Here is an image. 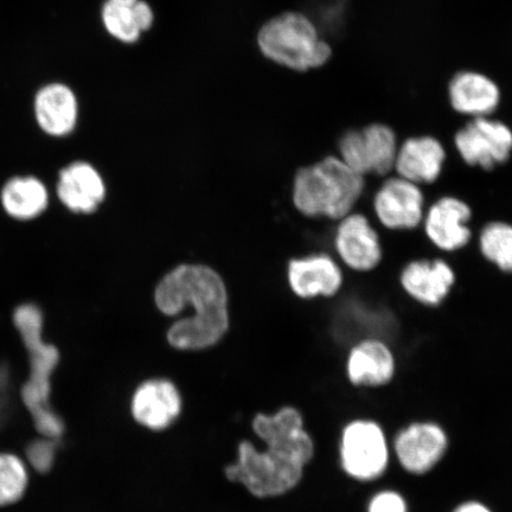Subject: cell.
Returning <instances> with one entry per match:
<instances>
[{
  "mask_svg": "<svg viewBox=\"0 0 512 512\" xmlns=\"http://www.w3.org/2000/svg\"><path fill=\"white\" fill-rule=\"evenodd\" d=\"M253 431L264 441L267 450L260 451L251 441H242L238 460L226 469L227 478L245 486L255 497L287 494L302 480L305 466L315 452L302 414L292 407L272 415L258 414Z\"/></svg>",
  "mask_w": 512,
  "mask_h": 512,
  "instance_id": "1",
  "label": "cell"
},
{
  "mask_svg": "<svg viewBox=\"0 0 512 512\" xmlns=\"http://www.w3.org/2000/svg\"><path fill=\"white\" fill-rule=\"evenodd\" d=\"M155 303L165 316L178 319L168 331L172 348L198 351L214 347L229 329L228 292L221 275L204 265L177 266L160 280Z\"/></svg>",
  "mask_w": 512,
  "mask_h": 512,
  "instance_id": "2",
  "label": "cell"
},
{
  "mask_svg": "<svg viewBox=\"0 0 512 512\" xmlns=\"http://www.w3.org/2000/svg\"><path fill=\"white\" fill-rule=\"evenodd\" d=\"M46 323L43 307L32 300L17 304L11 311V324L25 363V376L19 387L21 398L34 414L40 431L57 438L64 428L62 421L49 411V400L63 354L59 345L47 336Z\"/></svg>",
  "mask_w": 512,
  "mask_h": 512,
  "instance_id": "3",
  "label": "cell"
},
{
  "mask_svg": "<svg viewBox=\"0 0 512 512\" xmlns=\"http://www.w3.org/2000/svg\"><path fill=\"white\" fill-rule=\"evenodd\" d=\"M254 44L262 60L292 74L323 68L334 54L316 22L298 10L265 19L255 31Z\"/></svg>",
  "mask_w": 512,
  "mask_h": 512,
  "instance_id": "4",
  "label": "cell"
},
{
  "mask_svg": "<svg viewBox=\"0 0 512 512\" xmlns=\"http://www.w3.org/2000/svg\"><path fill=\"white\" fill-rule=\"evenodd\" d=\"M366 189L358 175L337 156H328L297 171L293 183L294 206L304 216L342 220L351 214Z\"/></svg>",
  "mask_w": 512,
  "mask_h": 512,
  "instance_id": "5",
  "label": "cell"
},
{
  "mask_svg": "<svg viewBox=\"0 0 512 512\" xmlns=\"http://www.w3.org/2000/svg\"><path fill=\"white\" fill-rule=\"evenodd\" d=\"M57 207L70 216L98 214L107 198V184L98 166L83 158L70 159L57 169L51 183Z\"/></svg>",
  "mask_w": 512,
  "mask_h": 512,
  "instance_id": "6",
  "label": "cell"
},
{
  "mask_svg": "<svg viewBox=\"0 0 512 512\" xmlns=\"http://www.w3.org/2000/svg\"><path fill=\"white\" fill-rule=\"evenodd\" d=\"M399 146L393 128L376 123L345 132L338 151L339 158L358 175L384 177L394 171Z\"/></svg>",
  "mask_w": 512,
  "mask_h": 512,
  "instance_id": "7",
  "label": "cell"
},
{
  "mask_svg": "<svg viewBox=\"0 0 512 512\" xmlns=\"http://www.w3.org/2000/svg\"><path fill=\"white\" fill-rule=\"evenodd\" d=\"M454 145L467 165L490 171L510 159L512 131L502 121L473 118L456 133Z\"/></svg>",
  "mask_w": 512,
  "mask_h": 512,
  "instance_id": "8",
  "label": "cell"
},
{
  "mask_svg": "<svg viewBox=\"0 0 512 512\" xmlns=\"http://www.w3.org/2000/svg\"><path fill=\"white\" fill-rule=\"evenodd\" d=\"M341 454L343 469L358 480L380 477L388 465L384 434L370 421H355L345 428Z\"/></svg>",
  "mask_w": 512,
  "mask_h": 512,
  "instance_id": "9",
  "label": "cell"
},
{
  "mask_svg": "<svg viewBox=\"0 0 512 512\" xmlns=\"http://www.w3.org/2000/svg\"><path fill=\"white\" fill-rule=\"evenodd\" d=\"M51 184L32 172H17L0 184V211L11 222L35 223L54 206Z\"/></svg>",
  "mask_w": 512,
  "mask_h": 512,
  "instance_id": "10",
  "label": "cell"
},
{
  "mask_svg": "<svg viewBox=\"0 0 512 512\" xmlns=\"http://www.w3.org/2000/svg\"><path fill=\"white\" fill-rule=\"evenodd\" d=\"M373 206L377 220L390 230L415 229L424 221V192L399 176L386 179L376 191Z\"/></svg>",
  "mask_w": 512,
  "mask_h": 512,
  "instance_id": "11",
  "label": "cell"
},
{
  "mask_svg": "<svg viewBox=\"0 0 512 512\" xmlns=\"http://www.w3.org/2000/svg\"><path fill=\"white\" fill-rule=\"evenodd\" d=\"M100 22L115 43L132 48L155 29L157 11L150 0H104Z\"/></svg>",
  "mask_w": 512,
  "mask_h": 512,
  "instance_id": "12",
  "label": "cell"
},
{
  "mask_svg": "<svg viewBox=\"0 0 512 512\" xmlns=\"http://www.w3.org/2000/svg\"><path fill=\"white\" fill-rule=\"evenodd\" d=\"M335 248L343 264L358 273L374 271L383 258L380 236L362 214L351 213L339 220Z\"/></svg>",
  "mask_w": 512,
  "mask_h": 512,
  "instance_id": "13",
  "label": "cell"
},
{
  "mask_svg": "<svg viewBox=\"0 0 512 512\" xmlns=\"http://www.w3.org/2000/svg\"><path fill=\"white\" fill-rule=\"evenodd\" d=\"M471 219L472 209L465 201L453 196L441 197L424 217L426 236L440 251L457 252L472 240Z\"/></svg>",
  "mask_w": 512,
  "mask_h": 512,
  "instance_id": "14",
  "label": "cell"
},
{
  "mask_svg": "<svg viewBox=\"0 0 512 512\" xmlns=\"http://www.w3.org/2000/svg\"><path fill=\"white\" fill-rule=\"evenodd\" d=\"M34 114L44 136L54 140L69 138L79 126L78 95L63 83H51L36 95Z\"/></svg>",
  "mask_w": 512,
  "mask_h": 512,
  "instance_id": "15",
  "label": "cell"
},
{
  "mask_svg": "<svg viewBox=\"0 0 512 512\" xmlns=\"http://www.w3.org/2000/svg\"><path fill=\"white\" fill-rule=\"evenodd\" d=\"M133 419L151 431H163L178 419L182 398L169 380L146 381L137 388L131 403Z\"/></svg>",
  "mask_w": 512,
  "mask_h": 512,
  "instance_id": "16",
  "label": "cell"
},
{
  "mask_svg": "<svg viewBox=\"0 0 512 512\" xmlns=\"http://www.w3.org/2000/svg\"><path fill=\"white\" fill-rule=\"evenodd\" d=\"M343 272L328 254L293 259L288 265V284L302 299L334 297L343 286Z\"/></svg>",
  "mask_w": 512,
  "mask_h": 512,
  "instance_id": "17",
  "label": "cell"
},
{
  "mask_svg": "<svg viewBox=\"0 0 512 512\" xmlns=\"http://www.w3.org/2000/svg\"><path fill=\"white\" fill-rule=\"evenodd\" d=\"M400 284L415 302L435 307L450 294L456 273L445 260H414L403 268Z\"/></svg>",
  "mask_w": 512,
  "mask_h": 512,
  "instance_id": "18",
  "label": "cell"
},
{
  "mask_svg": "<svg viewBox=\"0 0 512 512\" xmlns=\"http://www.w3.org/2000/svg\"><path fill=\"white\" fill-rule=\"evenodd\" d=\"M447 447L446 434L434 424H414L400 433L395 451L408 472L422 475L443 458Z\"/></svg>",
  "mask_w": 512,
  "mask_h": 512,
  "instance_id": "19",
  "label": "cell"
},
{
  "mask_svg": "<svg viewBox=\"0 0 512 512\" xmlns=\"http://www.w3.org/2000/svg\"><path fill=\"white\" fill-rule=\"evenodd\" d=\"M445 162L446 150L437 138L413 137L399 146L394 171L414 184H432L438 181Z\"/></svg>",
  "mask_w": 512,
  "mask_h": 512,
  "instance_id": "20",
  "label": "cell"
},
{
  "mask_svg": "<svg viewBox=\"0 0 512 512\" xmlns=\"http://www.w3.org/2000/svg\"><path fill=\"white\" fill-rule=\"evenodd\" d=\"M448 99L454 111L472 118H484L497 110L501 89L482 73L460 72L448 83Z\"/></svg>",
  "mask_w": 512,
  "mask_h": 512,
  "instance_id": "21",
  "label": "cell"
},
{
  "mask_svg": "<svg viewBox=\"0 0 512 512\" xmlns=\"http://www.w3.org/2000/svg\"><path fill=\"white\" fill-rule=\"evenodd\" d=\"M347 373L355 386H383L393 379L395 373L393 352L380 339H363L349 352Z\"/></svg>",
  "mask_w": 512,
  "mask_h": 512,
  "instance_id": "22",
  "label": "cell"
},
{
  "mask_svg": "<svg viewBox=\"0 0 512 512\" xmlns=\"http://www.w3.org/2000/svg\"><path fill=\"white\" fill-rule=\"evenodd\" d=\"M480 253L503 273H512V224L494 221L479 235Z\"/></svg>",
  "mask_w": 512,
  "mask_h": 512,
  "instance_id": "23",
  "label": "cell"
},
{
  "mask_svg": "<svg viewBox=\"0 0 512 512\" xmlns=\"http://www.w3.org/2000/svg\"><path fill=\"white\" fill-rule=\"evenodd\" d=\"M29 473L21 459L0 453V507L14 504L28 489Z\"/></svg>",
  "mask_w": 512,
  "mask_h": 512,
  "instance_id": "24",
  "label": "cell"
},
{
  "mask_svg": "<svg viewBox=\"0 0 512 512\" xmlns=\"http://www.w3.org/2000/svg\"><path fill=\"white\" fill-rule=\"evenodd\" d=\"M54 444L37 441L28 447V459L37 471L46 472L53 466Z\"/></svg>",
  "mask_w": 512,
  "mask_h": 512,
  "instance_id": "25",
  "label": "cell"
},
{
  "mask_svg": "<svg viewBox=\"0 0 512 512\" xmlns=\"http://www.w3.org/2000/svg\"><path fill=\"white\" fill-rule=\"evenodd\" d=\"M369 512H407L406 503L395 492H382L370 503Z\"/></svg>",
  "mask_w": 512,
  "mask_h": 512,
  "instance_id": "26",
  "label": "cell"
},
{
  "mask_svg": "<svg viewBox=\"0 0 512 512\" xmlns=\"http://www.w3.org/2000/svg\"><path fill=\"white\" fill-rule=\"evenodd\" d=\"M454 512H490V510L486 509L484 505L479 503H467Z\"/></svg>",
  "mask_w": 512,
  "mask_h": 512,
  "instance_id": "27",
  "label": "cell"
}]
</instances>
